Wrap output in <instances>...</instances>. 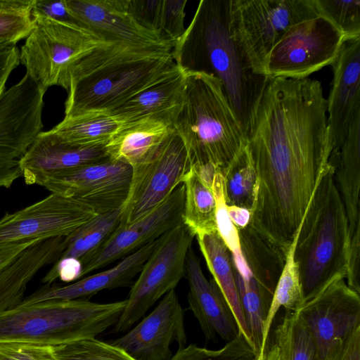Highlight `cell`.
Instances as JSON below:
<instances>
[{
    "label": "cell",
    "mask_w": 360,
    "mask_h": 360,
    "mask_svg": "<svg viewBox=\"0 0 360 360\" xmlns=\"http://www.w3.org/2000/svg\"><path fill=\"white\" fill-rule=\"evenodd\" d=\"M319 81L269 78L247 136L257 174L250 225L285 257L333 144Z\"/></svg>",
    "instance_id": "6da1fadb"
},
{
    "label": "cell",
    "mask_w": 360,
    "mask_h": 360,
    "mask_svg": "<svg viewBox=\"0 0 360 360\" xmlns=\"http://www.w3.org/2000/svg\"><path fill=\"white\" fill-rule=\"evenodd\" d=\"M171 46L109 44L69 69L64 118L107 113L178 66Z\"/></svg>",
    "instance_id": "7a4b0ae2"
},
{
    "label": "cell",
    "mask_w": 360,
    "mask_h": 360,
    "mask_svg": "<svg viewBox=\"0 0 360 360\" xmlns=\"http://www.w3.org/2000/svg\"><path fill=\"white\" fill-rule=\"evenodd\" d=\"M231 0H205L184 36L174 47L188 49L187 70L215 77L246 138L269 78L256 73L234 39L230 22ZM173 47V48H174Z\"/></svg>",
    "instance_id": "3957f363"
},
{
    "label": "cell",
    "mask_w": 360,
    "mask_h": 360,
    "mask_svg": "<svg viewBox=\"0 0 360 360\" xmlns=\"http://www.w3.org/2000/svg\"><path fill=\"white\" fill-rule=\"evenodd\" d=\"M294 259L304 302L331 282L347 276L348 221L330 165L322 174L300 226Z\"/></svg>",
    "instance_id": "277c9868"
},
{
    "label": "cell",
    "mask_w": 360,
    "mask_h": 360,
    "mask_svg": "<svg viewBox=\"0 0 360 360\" xmlns=\"http://www.w3.org/2000/svg\"><path fill=\"white\" fill-rule=\"evenodd\" d=\"M173 126L192 166L210 164L221 172L247 145L221 82L202 71L186 69L184 99Z\"/></svg>",
    "instance_id": "5b68a950"
},
{
    "label": "cell",
    "mask_w": 360,
    "mask_h": 360,
    "mask_svg": "<svg viewBox=\"0 0 360 360\" xmlns=\"http://www.w3.org/2000/svg\"><path fill=\"white\" fill-rule=\"evenodd\" d=\"M125 305L126 300L97 303L89 299L18 304L0 313V343L56 347L96 338L115 324Z\"/></svg>",
    "instance_id": "8992f818"
},
{
    "label": "cell",
    "mask_w": 360,
    "mask_h": 360,
    "mask_svg": "<svg viewBox=\"0 0 360 360\" xmlns=\"http://www.w3.org/2000/svg\"><path fill=\"white\" fill-rule=\"evenodd\" d=\"M32 29L20 50V63L41 91L65 88L68 72L82 57L109 44L75 23L31 17Z\"/></svg>",
    "instance_id": "52a82bcc"
},
{
    "label": "cell",
    "mask_w": 360,
    "mask_h": 360,
    "mask_svg": "<svg viewBox=\"0 0 360 360\" xmlns=\"http://www.w3.org/2000/svg\"><path fill=\"white\" fill-rule=\"evenodd\" d=\"M318 15L314 0H231L233 36L259 75H265L266 58L285 33Z\"/></svg>",
    "instance_id": "ba28073f"
},
{
    "label": "cell",
    "mask_w": 360,
    "mask_h": 360,
    "mask_svg": "<svg viewBox=\"0 0 360 360\" xmlns=\"http://www.w3.org/2000/svg\"><path fill=\"white\" fill-rule=\"evenodd\" d=\"M195 236L182 222L160 238L131 286L126 305L113 326L122 333L132 327L185 276L186 259Z\"/></svg>",
    "instance_id": "9c48e42d"
},
{
    "label": "cell",
    "mask_w": 360,
    "mask_h": 360,
    "mask_svg": "<svg viewBox=\"0 0 360 360\" xmlns=\"http://www.w3.org/2000/svg\"><path fill=\"white\" fill-rule=\"evenodd\" d=\"M44 94L25 74L0 96V188L22 177L20 161L43 128Z\"/></svg>",
    "instance_id": "30bf717a"
},
{
    "label": "cell",
    "mask_w": 360,
    "mask_h": 360,
    "mask_svg": "<svg viewBox=\"0 0 360 360\" xmlns=\"http://www.w3.org/2000/svg\"><path fill=\"white\" fill-rule=\"evenodd\" d=\"M344 37L326 18L318 15L292 26L274 46L265 64L268 78H306L338 55Z\"/></svg>",
    "instance_id": "8fae6325"
},
{
    "label": "cell",
    "mask_w": 360,
    "mask_h": 360,
    "mask_svg": "<svg viewBox=\"0 0 360 360\" xmlns=\"http://www.w3.org/2000/svg\"><path fill=\"white\" fill-rule=\"evenodd\" d=\"M131 167L129 193L122 207L124 225L165 200L184 182L192 163L185 143L174 130L145 160Z\"/></svg>",
    "instance_id": "7c38bea8"
},
{
    "label": "cell",
    "mask_w": 360,
    "mask_h": 360,
    "mask_svg": "<svg viewBox=\"0 0 360 360\" xmlns=\"http://www.w3.org/2000/svg\"><path fill=\"white\" fill-rule=\"evenodd\" d=\"M132 167L108 158L53 173L38 185L51 193L75 198L97 214L117 210L125 204L130 190Z\"/></svg>",
    "instance_id": "4fadbf2b"
},
{
    "label": "cell",
    "mask_w": 360,
    "mask_h": 360,
    "mask_svg": "<svg viewBox=\"0 0 360 360\" xmlns=\"http://www.w3.org/2000/svg\"><path fill=\"white\" fill-rule=\"evenodd\" d=\"M98 214L79 200L50 195L0 219V246L22 241L67 237Z\"/></svg>",
    "instance_id": "5bb4252c"
},
{
    "label": "cell",
    "mask_w": 360,
    "mask_h": 360,
    "mask_svg": "<svg viewBox=\"0 0 360 360\" xmlns=\"http://www.w3.org/2000/svg\"><path fill=\"white\" fill-rule=\"evenodd\" d=\"M345 278L331 282L304 302L298 311L315 348V360H321L329 349L360 326L359 293Z\"/></svg>",
    "instance_id": "9a60e30c"
},
{
    "label": "cell",
    "mask_w": 360,
    "mask_h": 360,
    "mask_svg": "<svg viewBox=\"0 0 360 360\" xmlns=\"http://www.w3.org/2000/svg\"><path fill=\"white\" fill-rule=\"evenodd\" d=\"M185 189L179 185L158 206L122 226L82 262L81 278L123 259L183 222Z\"/></svg>",
    "instance_id": "2e32d148"
},
{
    "label": "cell",
    "mask_w": 360,
    "mask_h": 360,
    "mask_svg": "<svg viewBox=\"0 0 360 360\" xmlns=\"http://www.w3.org/2000/svg\"><path fill=\"white\" fill-rule=\"evenodd\" d=\"M186 346L184 311L175 290L167 292L157 307L123 336L110 342L136 360H169L170 345Z\"/></svg>",
    "instance_id": "e0dca14e"
},
{
    "label": "cell",
    "mask_w": 360,
    "mask_h": 360,
    "mask_svg": "<svg viewBox=\"0 0 360 360\" xmlns=\"http://www.w3.org/2000/svg\"><path fill=\"white\" fill-rule=\"evenodd\" d=\"M330 165L345 210L349 227L347 285L360 293V114L352 121L338 149H333Z\"/></svg>",
    "instance_id": "ac0fdd59"
},
{
    "label": "cell",
    "mask_w": 360,
    "mask_h": 360,
    "mask_svg": "<svg viewBox=\"0 0 360 360\" xmlns=\"http://www.w3.org/2000/svg\"><path fill=\"white\" fill-rule=\"evenodd\" d=\"M128 0H66L76 24L105 42L138 46H171L138 25L127 11Z\"/></svg>",
    "instance_id": "d6986e66"
},
{
    "label": "cell",
    "mask_w": 360,
    "mask_h": 360,
    "mask_svg": "<svg viewBox=\"0 0 360 360\" xmlns=\"http://www.w3.org/2000/svg\"><path fill=\"white\" fill-rule=\"evenodd\" d=\"M330 65L333 79L326 100L328 126L333 149H338L360 114V37L345 39Z\"/></svg>",
    "instance_id": "ffe728a7"
},
{
    "label": "cell",
    "mask_w": 360,
    "mask_h": 360,
    "mask_svg": "<svg viewBox=\"0 0 360 360\" xmlns=\"http://www.w3.org/2000/svg\"><path fill=\"white\" fill-rule=\"evenodd\" d=\"M188 308L197 319L207 341L229 342L238 334L235 319L213 278L207 280L192 247L186 259Z\"/></svg>",
    "instance_id": "44dd1931"
},
{
    "label": "cell",
    "mask_w": 360,
    "mask_h": 360,
    "mask_svg": "<svg viewBox=\"0 0 360 360\" xmlns=\"http://www.w3.org/2000/svg\"><path fill=\"white\" fill-rule=\"evenodd\" d=\"M158 240L146 244L103 271L83 277L64 286L45 284L25 297L19 304L27 305L51 300L88 299L103 290L131 286L134 278L139 274Z\"/></svg>",
    "instance_id": "7402d4cb"
},
{
    "label": "cell",
    "mask_w": 360,
    "mask_h": 360,
    "mask_svg": "<svg viewBox=\"0 0 360 360\" xmlns=\"http://www.w3.org/2000/svg\"><path fill=\"white\" fill-rule=\"evenodd\" d=\"M105 146L81 148L60 141L51 130L41 131L20 161L28 185L39 184L46 176L109 158Z\"/></svg>",
    "instance_id": "603a6c76"
},
{
    "label": "cell",
    "mask_w": 360,
    "mask_h": 360,
    "mask_svg": "<svg viewBox=\"0 0 360 360\" xmlns=\"http://www.w3.org/2000/svg\"><path fill=\"white\" fill-rule=\"evenodd\" d=\"M66 245L65 237L37 240L0 268V313L22 301L30 281L43 267L54 263Z\"/></svg>",
    "instance_id": "cb8c5ba5"
},
{
    "label": "cell",
    "mask_w": 360,
    "mask_h": 360,
    "mask_svg": "<svg viewBox=\"0 0 360 360\" xmlns=\"http://www.w3.org/2000/svg\"><path fill=\"white\" fill-rule=\"evenodd\" d=\"M186 77V69L179 64L172 71L107 113L126 122L158 117L173 123L183 102Z\"/></svg>",
    "instance_id": "d4e9b609"
},
{
    "label": "cell",
    "mask_w": 360,
    "mask_h": 360,
    "mask_svg": "<svg viewBox=\"0 0 360 360\" xmlns=\"http://www.w3.org/2000/svg\"><path fill=\"white\" fill-rule=\"evenodd\" d=\"M174 131L170 121L146 117L127 123L105 147L110 158L134 167L151 155Z\"/></svg>",
    "instance_id": "484cf974"
},
{
    "label": "cell",
    "mask_w": 360,
    "mask_h": 360,
    "mask_svg": "<svg viewBox=\"0 0 360 360\" xmlns=\"http://www.w3.org/2000/svg\"><path fill=\"white\" fill-rule=\"evenodd\" d=\"M195 238L212 278L232 312L238 333L253 347L235 283L230 250L217 231L201 233Z\"/></svg>",
    "instance_id": "4316f807"
},
{
    "label": "cell",
    "mask_w": 360,
    "mask_h": 360,
    "mask_svg": "<svg viewBox=\"0 0 360 360\" xmlns=\"http://www.w3.org/2000/svg\"><path fill=\"white\" fill-rule=\"evenodd\" d=\"M127 123L110 114L87 113L64 118L50 130L64 143L89 148L106 145Z\"/></svg>",
    "instance_id": "83f0119b"
},
{
    "label": "cell",
    "mask_w": 360,
    "mask_h": 360,
    "mask_svg": "<svg viewBox=\"0 0 360 360\" xmlns=\"http://www.w3.org/2000/svg\"><path fill=\"white\" fill-rule=\"evenodd\" d=\"M183 184L185 189L183 223L195 237L217 231V204L212 188L202 181L192 167Z\"/></svg>",
    "instance_id": "f1b7e54d"
},
{
    "label": "cell",
    "mask_w": 360,
    "mask_h": 360,
    "mask_svg": "<svg viewBox=\"0 0 360 360\" xmlns=\"http://www.w3.org/2000/svg\"><path fill=\"white\" fill-rule=\"evenodd\" d=\"M296 239L297 235L286 255L283 269L263 323L261 347L257 355L259 359L263 356L272 323L279 309L283 307L286 311L298 312L304 302L299 270L294 259Z\"/></svg>",
    "instance_id": "f546056e"
},
{
    "label": "cell",
    "mask_w": 360,
    "mask_h": 360,
    "mask_svg": "<svg viewBox=\"0 0 360 360\" xmlns=\"http://www.w3.org/2000/svg\"><path fill=\"white\" fill-rule=\"evenodd\" d=\"M124 225L122 207L98 214L72 234L66 237L67 245L58 258L84 260Z\"/></svg>",
    "instance_id": "4dcf8cb0"
},
{
    "label": "cell",
    "mask_w": 360,
    "mask_h": 360,
    "mask_svg": "<svg viewBox=\"0 0 360 360\" xmlns=\"http://www.w3.org/2000/svg\"><path fill=\"white\" fill-rule=\"evenodd\" d=\"M220 172L223 176L226 205L238 206L252 212L256 198L257 179L247 145Z\"/></svg>",
    "instance_id": "1f68e13d"
},
{
    "label": "cell",
    "mask_w": 360,
    "mask_h": 360,
    "mask_svg": "<svg viewBox=\"0 0 360 360\" xmlns=\"http://www.w3.org/2000/svg\"><path fill=\"white\" fill-rule=\"evenodd\" d=\"M281 360H315L311 337L298 312L286 311L274 331Z\"/></svg>",
    "instance_id": "d6a6232c"
},
{
    "label": "cell",
    "mask_w": 360,
    "mask_h": 360,
    "mask_svg": "<svg viewBox=\"0 0 360 360\" xmlns=\"http://www.w3.org/2000/svg\"><path fill=\"white\" fill-rule=\"evenodd\" d=\"M258 354L240 333L219 349L195 344L180 348L169 360H257Z\"/></svg>",
    "instance_id": "836d02e7"
},
{
    "label": "cell",
    "mask_w": 360,
    "mask_h": 360,
    "mask_svg": "<svg viewBox=\"0 0 360 360\" xmlns=\"http://www.w3.org/2000/svg\"><path fill=\"white\" fill-rule=\"evenodd\" d=\"M319 15L328 19L345 39L360 37V1L314 0Z\"/></svg>",
    "instance_id": "e575fe53"
},
{
    "label": "cell",
    "mask_w": 360,
    "mask_h": 360,
    "mask_svg": "<svg viewBox=\"0 0 360 360\" xmlns=\"http://www.w3.org/2000/svg\"><path fill=\"white\" fill-rule=\"evenodd\" d=\"M60 360H136L124 349L96 338L53 347Z\"/></svg>",
    "instance_id": "d590c367"
},
{
    "label": "cell",
    "mask_w": 360,
    "mask_h": 360,
    "mask_svg": "<svg viewBox=\"0 0 360 360\" xmlns=\"http://www.w3.org/2000/svg\"><path fill=\"white\" fill-rule=\"evenodd\" d=\"M212 190L216 199V221L217 231L231 252L240 251L238 229L231 222L224 197V181L219 171L214 176Z\"/></svg>",
    "instance_id": "8d00e7d4"
},
{
    "label": "cell",
    "mask_w": 360,
    "mask_h": 360,
    "mask_svg": "<svg viewBox=\"0 0 360 360\" xmlns=\"http://www.w3.org/2000/svg\"><path fill=\"white\" fill-rule=\"evenodd\" d=\"M186 0H163L160 34L167 42L175 46L185 33Z\"/></svg>",
    "instance_id": "74e56055"
},
{
    "label": "cell",
    "mask_w": 360,
    "mask_h": 360,
    "mask_svg": "<svg viewBox=\"0 0 360 360\" xmlns=\"http://www.w3.org/2000/svg\"><path fill=\"white\" fill-rule=\"evenodd\" d=\"M162 4L163 0H128L127 11L141 27L160 36Z\"/></svg>",
    "instance_id": "f35d334b"
},
{
    "label": "cell",
    "mask_w": 360,
    "mask_h": 360,
    "mask_svg": "<svg viewBox=\"0 0 360 360\" xmlns=\"http://www.w3.org/2000/svg\"><path fill=\"white\" fill-rule=\"evenodd\" d=\"M0 360H60L53 347L27 343H0Z\"/></svg>",
    "instance_id": "ab89813d"
},
{
    "label": "cell",
    "mask_w": 360,
    "mask_h": 360,
    "mask_svg": "<svg viewBox=\"0 0 360 360\" xmlns=\"http://www.w3.org/2000/svg\"><path fill=\"white\" fill-rule=\"evenodd\" d=\"M32 27L30 15L0 13V39L15 44L26 38Z\"/></svg>",
    "instance_id": "60d3db41"
},
{
    "label": "cell",
    "mask_w": 360,
    "mask_h": 360,
    "mask_svg": "<svg viewBox=\"0 0 360 360\" xmlns=\"http://www.w3.org/2000/svg\"><path fill=\"white\" fill-rule=\"evenodd\" d=\"M321 360H360V326L333 345Z\"/></svg>",
    "instance_id": "b9f144b4"
},
{
    "label": "cell",
    "mask_w": 360,
    "mask_h": 360,
    "mask_svg": "<svg viewBox=\"0 0 360 360\" xmlns=\"http://www.w3.org/2000/svg\"><path fill=\"white\" fill-rule=\"evenodd\" d=\"M30 16H42L58 21L75 23L67 8L66 0H34Z\"/></svg>",
    "instance_id": "7bdbcfd3"
},
{
    "label": "cell",
    "mask_w": 360,
    "mask_h": 360,
    "mask_svg": "<svg viewBox=\"0 0 360 360\" xmlns=\"http://www.w3.org/2000/svg\"><path fill=\"white\" fill-rule=\"evenodd\" d=\"M20 64V50L16 44H10L0 47V93L4 92L6 82Z\"/></svg>",
    "instance_id": "ee69618b"
},
{
    "label": "cell",
    "mask_w": 360,
    "mask_h": 360,
    "mask_svg": "<svg viewBox=\"0 0 360 360\" xmlns=\"http://www.w3.org/2000/svg\"><path fill=\"white\" fill-rule=\"evenodd\" d=\"M34 0H0V13L30 15Z\"/></svg>",
    "instance_id": "f6af8a7d"
},
{
    "label": "cell",
    "mask_w": 360,
    "mask_h": 360,
    "mask_svg": "<svg viewBox=\"0 0 360 360\" xmlns=\"http://www.w3.org/2000/svg\"><path fill=\"white\" fill-rule=\"evenodd\" d=\"M37 240L22 241L0 246V268L13 259L24 249Z\"/></svg>",
    "instance_id": "bcb514c9"
},
{
    "label": "cell",
    "mask_w": 360,
    "mask_h": 360,
    "mask_svg": "<svg viewBox=\"0 0 360 360\" xmlns=\"http://www.w3.org/2000/svg\"><path fill=\"white\" fill-rule=\"evenodd\" d=\"M228 215L237 229H241L249 225L251 212L245 208L238 206L226 205Z\"/></svg>",
    "instance_id": "7dc6e473"
},
{
    "label": "cell",
    "mask_w": 360,
    "mask_h": 360,
    "mask_svg": "<svg viewBox=\"0 0 360 360\" xmlns=\"http://www.w3.org/2000/svg\"><path fill=\"white\" fill-rule=\"evenodd\" d=\"M257 360H281L278 347L273 339L266 343L262 357Z\"/></svg>",
    "instance_id": "c3c4849f"
},
{
    "label": "cell",
    "mask_w": 360,
    "mask_h": 360,
    "mask_svg": "<svg viewBox=\"0 0 360 360\" xmlns=\"http://www.w3.org/2000/svg\"><path fill=\"white\" fill-rule=\"evenodd\" d=\"M12 44V43H10V42H8L6 41L0 39V47L6 46V45H8V44Z\"/></svg>",
    "instance_id": "681fc988"
}]
</instances>
